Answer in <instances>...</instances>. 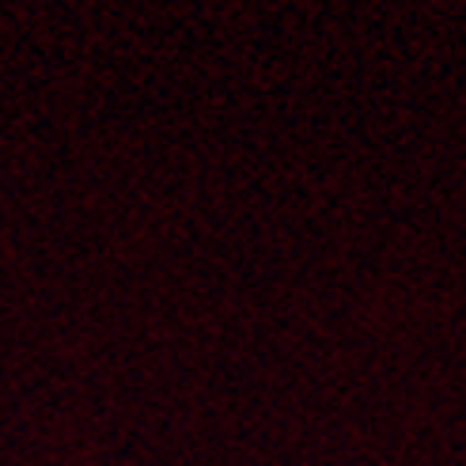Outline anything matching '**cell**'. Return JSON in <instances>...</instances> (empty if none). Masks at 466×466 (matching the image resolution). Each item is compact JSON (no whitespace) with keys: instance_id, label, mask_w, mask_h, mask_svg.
<instances>
[]
</instances>
